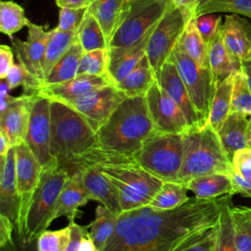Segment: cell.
<instances>
[{
    "instance_id": "cell-5",
    "label": "cell",
    "mask_w": 251,
    "mask_h": 251,
    "mask_svg": "<svg viewBox=\"0 0 251 251\" xmlns=\"http://www.w3.org/2000/svg\"><path fill=\"white\" fill-rule=\"evenodd\" d=\"M51 154L64 167L96 144V131L73 108L51 100Z\"/></svg>"
},
{
    "instance_id": "cell-32",
    "label": "cell",
    "mask_w": 251,
    "mask_h": 251,
    "mask_svg": "<svg viewBox=\"0 0 251 251\" xmlns=\"http://www.w3.org/2000/svg\"><path fill=\"white\" fill-rule=\"evenodd\" d=\"M76 34L77 30L65 32L59 30L57 27L54 28V31L48 41L42 62V73L44 80L53 67L58 63V61L64 56V54L74 43L75 39L76 38Z\"/></svg>"
},
{
    "instance_id": "cell-38",
    "label": "cell",
    "mask_w": 251,
    "mask_h": 251,
    "mask_svg": "<svg viewBox=\"0 0 251 251\" xmlns=\"http://www.w3.org/2000/svg\"><path fill=\"white\" fill-rule=\"evenodd\" d=\"M238 251H251V208L230 207Z\"/></svg>"
},
{
    "instance_id": "cell-60",
    "label": "cell",
    "mask_w": 251,
    "mask_h": 251,
    "mask_svg": "<svg viewBox=\"0 0 251 251\" xmlns=\"http://www.w3.org/2000/svg\"><path fill=\"white\" fill-rule=\"evenodd\" d=\"M247 148L251 149V117L249 118V123L247 126Z\"/></svg>"
},
{
    "instance_id": "cell-50",
    "label": "cell",
    "mask_w": 251,
    "mask_h": 251,
    "mask_svg": "<svg viewBox=\"0 0 251 251\" xmlns=\"http://www.w3.org/2000/svg\"><path fill=\"white\" fill-rule=\"evenodd\" d=\"M229 176L231 177L234 194L239 193L242 196L251 197V181L243 179L237 174H235L232 170H230Z\"/></svg>"
},
{
    "instance_id": "cell-59",
    "label": "cell",
    "mask_w": 251,
    "mask_h": 251,
    "mask_svg": "<svg viewBox=\"0 0 251 251\" xmlns=\"http://www.w3.org/2000/svg\"><path fill=\"white\" fill-rule=\"evenodd\" d=\"M205 1H207V0H186V3H185V5H184V7L190 9V10L194 13V15H195V10H196V8H197L200 4H202L203 2H205Z\"/></svg>"
},
{
    "instance_id": "cell-47",
    "label": "cell",
    "mask_w": 251,
    "mask_h": 251,
    "mask_svg": "<svg viewBox=\"0 0 251 251\" xmlns=\"http://www.w3.org/2000/svg\"><path fill=\"white\" fill-rule=\"evenodd\" d=\"M231 170L245 180L251 181V149L244 148L236 151L231 160Z\"/></svg>"
},
{
    "instance_id": "cell-44",
    "label": "cell",
    "mask_w": 251,
    "mask_h": 251,
    "mask_svg": "<svg viewBox=\"0 0 251 251\" xmlns=\"http://www.w3.org/2000/svg\"><path fill=\"white\" fill-rule=\"evenodd\" d=\"M71 240V225L58 230H45L37 237L38 251H65Z\"/></svg>"
},
{
    "instance_id": "cell-3",
    "label": "cell",
    "mask_w": 251,
    "mask_h": 251,
    "mask_svg": "<svg viewBox=\"0 0 251 251\" xmlns=\"http://www.w3.org/2000/svg\"><path fill=\"white\" fill-rule=\"evenodd\" d=\"M155 131L145 96L126 97L96 131L93 147L113 155L133 157Z\"/></svg>"
},
{
    "instance_id": "cell-42",
    "label": "cell",
    "mask_w": 251,
    "mask_h": 251,
    "mask_svg": "<svg viewBox=\"0 0 251 251\" xmlns=\"http://www.w3.org/2000/svg\"><path fill=\"white\" fill-rule=\"evenodd\" d=\"M108 68V49H99L84 52L81 56L78 75H105Z\"/></svg>"
},
{
    "instance_id": "cell-57",
    "label": "cell",
    "mask_w": 251,
    "mask_h": 251,
    "mask_svg": "<svg viewBox=\"0 0 251 251\" xmlns=\"http://www.w3.org/2000/svg\"><path fill=\"white\" fill-rule=\"evenodd\" d=\"M0 144H1L0 145V157H6L9 149L12 146L9 144L7 138L5 137V135L2 132H0Z\"/></svg>"
},
{
    "instance_id": "cell-1",
    "label": "cell",
    "mask_w": 251,
    "mask_h": 251,
    "mask_svg": "<svg viewBox=\"0 0 251 251\" xmlns=\"http://www.w3.org/2000/svg\"><path fill=\"white\" fill-rule=\"evenodd\" d=\"M227 195L214 199L193 196L168 211L145 206L123 212L102 251H173L190 234L218 223Z\"/></svg>"
},
{
    "instance_id": "cell-6",
    "label": "cell",
    "mask_w": 251,
    "mask_h": 251,
    "mask_svg": "<svg viewBox=\"0 0 251 251\" xmlns=\"http://www.w3.org/2000/svg\"><path fill=\"white\" fill-rule=\"evenodd\" d=\"M183 135V162L177 181L186 184L194 177L213 174L227 173L231 163L218 132L208 124L190 128Z\"/></svg>"
},
{
    "instance_id": "cell-11",
    "label": "cell",
    "mask_w": 251,
    "mask_h": 251,
    "mask_svg": "<svg viewBox=\"0 0 251 251\" xmlns=\"http://www.w3.org/2000/svg\"><path fill=\"white\" fill-rule=\"evenodd\" d=\"M126 97L113 83L74 100L63 102L76 111L97 131Z\"/></svg>"
},
{
    "instance_id": "cell-33",
    "label": "cell",
    "mask_w": 251,
    "mask_h": 251,
    "mask_svg": "<svg viewBox=\"0 0 251 251\" xmlns=\"http://www.w3.org/2000/svg\"><path fill=\"white\" fill-rule=\"evenodd\" d=\"M186 184L175 181H164L148 206L157 211L173 210L184 204L190 197Z\"/></svg>"
},
{
    "instance_id": "cell-56",
    "label": "cell",
    "mask_w": 251,
    "mask_h": 251,
    "mask_svg": "<svg viewBox=\"0 0 251 251\" xmlns=\"http://www.w3.org/2000/svg\"><path fill=\"white\" fill-rule=\"evenodd\" d=\"M241 71L247 77V81L251 90V57L241 62Z\"/></svg>"
},
{
    "instance_id": "cell-14",
    "label": "cell",
    "mask_w": 251,
    "mask_h": 251,
    "mask_svg": "<svg viewBox=\"0 0 251 251\" xmlns=\"http://www.w3.org/2000/svg\"><path fill=\"white\" fill-rule=\"evenodd\" d=\"M27 37L26 40L22 41L18 37L11 38L12 49L18 60V63L23 65L34 77L42 82L43 73L42 62L45 55L48 41L54 31L46 28V25H39L27 22Z\"/></svg>"
},
{
    "instance_id": "cell-10",
    "label": "cell",
    "mask_w": 251,
    "mask_h": 251,
    "mask_svg": "<svg viewBox=\"0 0 251 251\" xmlns=\"http://www.w3.org/2000/svg\"><path fill=\"white\" fill-rule=\"evenodd\" d=\"M169 60L176 67L197 114L202 123L206 125L216 88L210 68L200 66L177 45Z\"/></svg>"
},
{
    "instance_id": "cell-17",
    "label": "cell",
    "mask_w": 251,
    "mask_h": 251,
    "mask_svg": "<svg viewBox=\"0 0 251 251\" xmlns=\"http://www.w3.org/2000/svg\"><path fill=\"white\" fill-rule=\"evenodd\" d=\"M157 82L169 94V96L179 106L184 113L190 128L203 126L188 91L173 62L168 60L157 75Z\"/></svg>"
},
{
    "instance_id": "cell-8",
    "label": "cell",
    "mask_w": 251,
    "mask_h": 251,
    "mask_svg": "<svg viewBox=\"0 0 251 251\" xmlns=\"http://www.w3.org/2000/svg\"><path fill=\"white\" fill-rule=\"evenodd\" d=\"M173 5V0H127L109 48L127 46L141 40Z\"/></svg>"
},
{
    "instance_id": "cell-36",
    "label": "cell",
    "mask_w": 251,
    "mask_h": 251,
    "mask_svg": "<svg viewBox=\"0 0 251 251\" xmlns=\"http://www.w3.org/2000/svg\"><path fill=\"white\" fill-rule=\"evenodd\" d=\"M28 20L24 8L11 0L0 1V31L10 38L26 26Z\"/></svg>"
},
{
    "instance_id": "cell-2",
    "label": "cell",
    "mask_w": 251,
    "mask_h": 251,
    "mask_svg": "<svg viewBox=\"0 0 251 251\" xmlns=\"http://www.w3.org/2000/svg\"><path fill=\"white\" fill-rule=\"evenodd\" d=\"M93 165L116 187L123 212L148 206L163 184V180L142 168L134 157L113 155L95 147L90 148L64 168L73 172Z\"/></svg>"
},
{
    "instance_id": "cell-52",
    "label": "cell",
    "mask_w": 251,
    "mask_h": 251,
    "mask_svg": "<svg viewBox=\"0 0 251 251\" xmlns=\"http://www.w3.org/2000/svg\"><path fill=\"white\" fill-rule=\"evenodd\" d=\"M10 86L7 83L5 79H1L0 83V113L6 110V108L12 104L16 99L17 96H12L10 95Z\"/></svg>"
},
{
    "instance_id": "cell-29",
    "label": "cell",
    "mask_w": 251,
    "mask_h": 251,
    "mask_svg": "<svg viewBox=\"0 0 251 251\" xmlns=\"http://www.w3.org/2000/svg\"><path fill=\"white\" fill-rule=\"evenodd\" d=\"M83 53L84 51L76 37L69 50L50 71L43 85L59 84L75 78L78 75L79 63Z\"/></svg>"
},
{
    "instance_id": "cell-20",
    "label": "cell",
    "mask_w": 251,
    "mask_h": 251,
    "mask_svg": "<svg viewBox=\"0 0 251 251\" xmlns=\"http://www.w3.org/2000/svg\"><path fill=\"white\" fill-rule=\"evenodd\" d=\"M154 28L133 44L108 49L107 75L113 84L116 85L124 79L146 55L147 44Z\"/></svg>"
},
{
    "instance_id": "cell-9",
    "label": "cell",
    "mask_w": 251,
    "mask_h": 251,
    "mask_svg": "<svg viewBox=\"0 0 251 251\" xmlns=\"http://www.w3.org/2000/svg\"><path fill=\"white\" fill-rule=\"evenodd\" d=\"M194 17L190 9L174 4L155 26L147 44L146 56L156 77L178 44L188 23Z\"/></svg>"
},
{
    "instance_id": "cell-18",
    "label": "cell",
    "mask_w": 251,
    "mask_h": 251,
    "mask_svg": "<svg viewBox=\"0 0 251 251\" xmlns=\"http://www.w3.org/2000/svg\"><path fill=\"white\" fill-rule=\"evenodd\" d=\"M73 172H77L79 174L82 184L90 200L100 202L101 205L118 216L123 213L119 193L116 187L97 167L93 165L82 166L76 168Z\"/></svg>"
},
{
    "instance_id": "cell-28",
    "label": "cell",
    "mask_w": 251,
    "mask_h": 251,
    "mask_svg": "<svg viewBox=\"0 0 251 251\" xmlns=\"http://www.w3.org/2000/svg\"><path fill=\"white\" fill-rule=\"evenodd\" d=\"M126 3L127 0H95L88 9L103 30L108 49Z\"/></svg>"
},
{
    "instance_id": "cell-58",
    "label": "cell",
    "mask_w": 251,
    "mask_h": 251,
    "mask_svg": "<svg viewBox=\"0 0 251 251\" xmlns=\"http://www.w3.org/2000/svg\"><path fill=\"white\" fill-rule=\"evenodd\" d=\"M0 251H18V246L14 238L8 240L6 243L0 245Z\"/></svg>"
},
{
    "instance_id": "cell-27",
    "label": "cell",
    "mask_w": 251,
    "mask_h": 251,
    "mask_svg": "<svg viewBox=\"0 0 251 251\" xmlns=\"http://www.w3.org/2000/svg\"><path fill=\"white\" fill-rule=\"evenodd\" d=\"M156 80V75L148 57L145 55L137 66L116 86L126 97L145 96Z\"/></svg>"
},
{
    "instance_id": "cell-25",
    "label": "cell",
    "mask_w": 251,
    "mask_h": 251,
    "mask_svg": "<svg viewBox=\"0 0 251 251\" xmlns=\"http://www.w3.org/2000/svg\"><path fill=\"white\" fill-rule=\"evenodd\" d=\"M208 63L215 84L228 78L241 70L234 63L224 43L221 25L208 43Z\"/></svg>"
},
{
    "instance_id": "cell-31",
    "label": "cell",
    "mask_w": 251,
    "mask_h": 251,
    "mask_svg": "<svg viewBox=\"0 0 251 251\" xmlns=\"http://www.w3.org/2000/svg\"><path fill=\"white\" fill-rule=\"evenodd\" d=\"M177 46L200 66L209 68L208 44L197 28L195 17L188 23Z\"/></svg>"
},
{
    "instance_id": "cell-19",
    "label": "cell",
    "mask_w": 251,
    "mask_h": 251,
    "mask_svg": "<svg viewBox=\"0 0 251 251\" xmlns=\"http://www.w3.org/2000/svg\"><path fill=\"white\" fill-rule=\"evenodd\" d=\"M15 153V146H12L6 157H1L0 216L9 219L16 226L19 219L22 198L19 194L17 185Z\"/></svg>"
},
{
    "instance_id": "cell-30",
    "label": "cell",
    "mask_w": 251,
    "mask_h": 251,
    "mask_svg": "<svg viewBox=\"0 0 251 251\" xmlns=\"http://www.w3.org/2000/svg\"><path fill=\"white\" fill-rule=\"evenodd\" d=\"M233 75L216 84L207 124L210 125L217 132L222 127L231 111Z\"/></svg>"
},
{
    "instance_id": "cell-39",
    "label": "cell",
    "mask_w": 251,
    "mask_h": 251,
    "mask_svg": "<svg viewBox=\"0 0 251 251\" xmlns=\"http://www.w3.org/2000/svg\"><path fill=\"white\" fill-rule=\"evenodd\" d=\"M208 13H229L251 19V0H207L195 10V17Z\"/></svg>"
},
{
    "instance_id": "cell-51",
    "label": "cell",
    "mask_w": 251,
    "mask_h": 251,
    "mask_svg": "<svg viewBox=\"0 0 251 251\" xmlns=\"http://www.w3.org/2000/svg\"><path fill=\"white\" fill-rule=\"evenodd\" d=\"M15 225L6 217L0 216V245L14 238Z\"/></svg>"
},
{
    "instance_id": "cell-13",
    "label": "cell",
    "mask_w": 251,
    "mask_h": 251,
    "mask_svg": "<svg viewBox=\"0 0 251 251\" xmlns=\"http://www.w3.org/2000/svg\"><path fill=\"white\" fill-rule=\"evenodd\" d=\"M145 98L156 131L183 134L190 129L182 110L160 86L157 80L150 87Z\"/></svg>"
},
{
    "instance_id": "cell-34",
    "label": "cell",
    "mask_w": 251,
    "mask_h": 251,
    "mask_svg": "<svg viewBox=\"0 0 251 251\" xmlns=\"http://www.w3.org/2000/svg\"><path fill=\"white\" fill-rule=\"evenodd\" d=\"M118 215L112 213L103 205H99L95 211V219L88 226L89 235L99 251H102L109 238L113 234Z\"/></svg>"
},
{
    "instance_id": "cell-16",
    "label": "cell",
    "mask_w": 251,
    "mask_h": 251,
    "mask_svg": "<svg viewBox=\"0 0 251 251\" xmlns=\"http://www.w3.org/2000/svg\"><path fill=\"white\" fill-rule=\"evenodd\" d=\"M221 33L229 55L241 69V62L251 57V22L246 17L227 14L222 22Z\"/></svg>"
},
{
    "instance_id": "cell-48",
    "label": "cell",
    "mask_w": 251,
    "mask_h": 251,
    "mask_svg": "<svg viewBox=\"0 0 251 251\" xmlns=\"http://www.w3.org/2000/svg\"><path fill=\"white\" fill-rule=\"evenodd\" d=\"M14 56L12 47L5 44L0 46V79H5L14 66Z\"/></svg>"
},
{
    "instance_id": "cell-24",
    "label": "cell",
    "mask_w": 251,
    "mask_h": 251,
    "mask_svg": "<svg viewBox=\"0 0 251 251\" xmlns=\"http://www.w3.org/2000/svg\"><path fill=\"white\" fill-rule=\"evenodd\" d=\"M249 117L236 112H230L218 131L221 143L231 160L233 154L247 148V126Z\"/></svg>"
},
{
    "instance_id": "cell-43",
    "label": "cell",
    "mask_w": 251,
    "mask_h": 251,
    "mask_svg": "<svg viewBox=\"0 0 251 251\" xmlns=\"http://www.w3.org/2000/svg\"><path fill=\"white\" fill-rule=\"evenodd\" d=\"M5 80L9 84L11 90L22 86L24 93H37L42 86V82L34 77L23 65L20 63L14 64Z\"/></svg>"
},
{
    "instance_id": "cell-23",
    "label": "cell",
    "mask_w": 251,
    "mask_h": 251,
    "mask_svg": "<svg viewBox=\"0 0 251 251\" xmlns=\"http://www.w3.org/2000/svg\"><path fill=\"white\" fill-rule=\"evenodd\" d=\"M90 200L77 172L70 174V178L62 189L57 201L55 219L66 217L69 223H75L78 208Z\"/></svg>"
},
{
    "instance_id": "cell-4",
    "label": "cell",
    "mask_w": 251,
    "mask_h": 251,
    "mask_svg": "<svg viewBox=\"0 0 251 251\" xmlns=\"http://www.w3.org/2000/svg\"><path fill=\"white\" fill-rule=\"evenodd\" d=\"M70 178L60 165L43 168L37 186L29 196L23 197L15 235L22 241L36 239L55 220L58 198Z\"/></svg>"
},
{
    "instance_id": "cell-37",
    "label": "cell",
    "mask_w": 251,
    "mask_h": 251,
    "mask_svg": "<svg viewBox=\"0 0 251 251\" xmlns=\"http://www.w3.org/2000/svg\"><path fill=\"white\" fill-rule=\"evenodd\" d=\"M76 37L84 52L108 49V44L102 28L89 12L79 26Z\"/></svg>"
},
{
    "instance_id": "cell-12",
    "label": "cell",
    "mask_w": 251,
    "mask_h": 251,
    "mask_svg": "<svg viewBox=\"0 0 251 251\" xmlns=\"http://www.w3.org/2000/svg\"><path fill=\"white\" fill-rule=\"evenodd\" d=\"M51 100L37 95L30 112L25 143L43 168L59 165L51 154Z\"/></svg>"
},
{
    "instance_id": "cell-45",
    "label": "cell",
    "mask_w": 251,
    "mask_h": 251,
    "mask_svg": "<svg viewBox=\"0 0 251 251\" xmlns=\"http://www.w3.org/2000/svg\"><path fill=\"white\" fill-rule=\"evenodd\" d=\"M88 8L73 9V8H60L59 10V23L56 26L59 30L69 32L78 30L82 22L84 21Z\"/></svg>"
},
{
    "instance_id": "cell-7",
    "label": "cell",
    "mask_w": 251,
    "mask_h": 251,
    "mask_svg": "<svg viewBox=\"0 0 251 251\" xmlns=\"http://www.w3.org/2000/svg\"><path fill=\"white\" fill-rule=\"evenodd\" d=\"M133 157L163 181L177 180L183 162V135L155 131Z\"/></svg>"
},
{
    "instance_id": "cell-61",
    "label": "cell",
    "mask_w": 251,
    "mask_h": 251,
    "mask_svg": "<svg viewBox=\"0 0 251 251\" xmlns=\"http://www.w3.org/2000/svg\"><path fill=\"white\" fill-rule=\"evenodd\" d=\"M173 2L176 6H184L186 3V0H173Z\"/></svg>"
},
{
    "instance_id": "cell-54",
    "label": "cell",
    "mask_w": 251,
    "mask_h": 251,
    "mask_svg": "<svg viewBox=\"0 0 251 251\" xmlns=\"http://www.w3.org/2000/svg\"><path fill=\"white\" fill-rule=\"evenodd\" d=\"M15 241L18 246V251H38L37 250V238L31 241H22L20 238H18L15 234Z\"/></svg>"
},
{
    "instance_id": "cell-21",
    "label": "cell",
    "mask_w": 251,
    "mask_h": 251,
    "mask_svg": "<svg viewBox=\"0 0 251 251\" xmlns=\"http://www.w3.org/2000/svg\"><path fill=\"white\" fill-rule=\"evenodd\" d=\"M111 83L110 78L105 75H77L75 78L63 83L43 85L37 94L50 100L68 102Z\"/></svg>"
},
{
    "instance_id": "cell-46",
    "label": "cell",
    "mask_w": 251,
    "mask_h": 251,
    "mask_svg": "<svg viewBox=\"0 0 251 251\" xmlns=\"http://www.w3.org/2000/svg\"><path fill=\"white\" fill-rule=\"evenodd\" d=\"M195 22L203 39L209 43L222 24V17L217 13H208L195 17Z\"/></svg>"
},
{
    "instance_id": "cell-26",
    "label": "cell",
    "mask_w": 251,
    "mask_h": 251,
    "mask_svg": "<svg viewBox=\"0 0 251 251\" xmlns=\"http://www.w3.org/2000/svg\"><path fill=\"white\" fill-rule=\"evenodd\" d=\"M188 191L195 197L214 199L234 194L231 177L227 173H213L192 178L186 183Z\"/></svg>"
},
{
    "instance_id": "cell-15",
    "label": "cell",
    "mask_w": 251,
    "mask_h": 251,
    "mask_svg": "<svg viewBox=\"0 0 251 251\" xmlns=\"http://www.w3.org/2000/svg\"><path fill=\"white\" fill-rule=\"evenodd\" d=\"M37 93H24L0 113V132L11 146L25 140L32 104Z\"/></svg>"
},
{
    "instance_id": "cell-35",
    "label": "cell",
    "mask_w": 251,
    "mask_h": 251,
    "mask_svg": "<svg viewBox=\"0 0 251 251\" xmlns=\"http://www.w3.org/2000/svg\"><path fill=\"white\" fill-rule=\"evenodd\" d=\"M231 196V194L227 195L221 207L214 251H238L230 213Z\"/></svg>"
},
{
    "instance_id": "cell-49",
    "label": "cell",
    "mask_w": 251,
    "mask_h": 251,
    "mask_svg": "<svg viewBox=\"0 0 251 251\" xmlns=\"http://www.w3.org/2000/svg\"><path fill=\"white\" fill-rule=\"evenodd\" d=\"M69 224L71 225V240L65 251H78L81 239L89 228L88 226L75 224V222Z\"/></svg>"
},
{
    "instance_id": "cell-22",
    "label": "cell",
    "mask_w": 251,
    "mask_h": 251,
    "mask_svg": "<svg viewBox=\"0 0 251 251\" xmlns=\"http://www.w3.org/2000/svg\"><path fill=\"white\" fill-rule=\"evenodd\" d=\"M15 152L17 185L19 194L23 198L29 196L37 186L43 167L25 141L16 145Z\"/></svg>"
},
{
    "instance_id": "cell-53",
    "label": "cell",
    "mask_w": 251,
    "mask_h": 251,
    "mask_svg": "<svg viewBox=\"0 0 251 251\" xmlns=\"http://www.w3.org/2000/svg\"><path fill=\"white\" fill-rule=\"evenodd\" d=\"M95 0H56V4L59 8H88Z\"/></svg>"
},
{
    "instance_id": "cell-41",
    "label": "cell",
    "mask_w": 251,
    "mask_h": 251,
    "mask_svg": "<svg viewBox=\"0 0 251 251\" xmlns=\"http://www.w3.org/2000/svg\"><path fill=\"white\" fill-rule=\"evenodd\" d=\"M218 223L187 236L173 251H214Z\"/></svg>"
},
{
    "instance_id": "cell-55",
    "label": "cell",
    "mask_w": 251,
    "mask_h": 251,
    "mask_svg": "<svg viewBox=\"0 0 251 251\" xmlns=\"http://www.w3.org/2000/svg\"><path fill=\"white\" fill-rule=\"evenodd\" d=\"M78 251H99L89 235V230L83 235Z\"/></svg>"
},
{
    "instance_id": "cell-40",
    "label": "cell",
    "mask_w": 251,
    "mask_h": 251,
    "mask_svg": "<svg viewBox=\"0 0 251 251\" xmlns=\"http://www.w3.org/2000/svg\"><path fill=\"white\" fill-rule=\"evenodd\" d=\"M251 117V90L247 77L240 70L233 75L231 93V111Z\"/></svg>"
}]
</instances>
